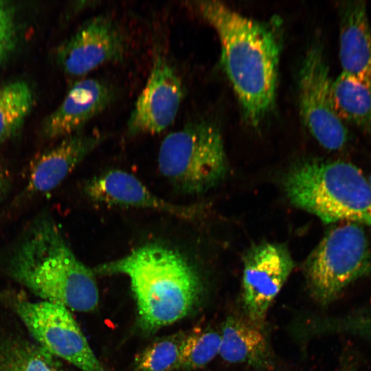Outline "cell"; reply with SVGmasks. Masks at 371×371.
Returning a JSON list of instances; mask_svg holds the SVG:
<instances>
[{"instance_id":"6da1fadb","label":"cell","mask_w":371,"mask_h":371,"mask_svg":"<svg viewBox=\"0 0 371 371\" xmlns=\"http://www.w3.org/2000/svg\"><path fill=\"white\" fill-rule=\"evenodd\" d=\"M193 6L219 37L221 63L245 120L258 126L275 104L280 21L254 19L218 1H197Z\"/></svg>"},{"instance_id":"7a4b0ae2","label":"cell","mask_w":371,"mask_h":371,"mask_svg":"<svg viewBox=\"0 0 371 371\" xmlns=\"http://www.w3.org/2000/svg\"><path fill=\"white\" fill-rule=\"evenodd\" d=\"M5 269L45 301L85 313L98 306L93 270L76 256L49 215L35 220L8 254Z\"/></svg>"},{"instance_id":"3957f363","label":"cell","mask_w":371,"mask_h":371,"mask_svg":"<svg viewBox=\"0 0 371 371\" xmlns=\"http://www.w3.org/2000/svg\"><path fill=\"white\" fill-rule=\"evenodd\" d=\"M93 270L95 274H122L129 278L139 325L148 333L186 317L201 292V280L191 263L160 244L142 245Z\"/></svg>"},{"instance_id":"277c9868","label":"cell","mask_w":371,"mask_h":371,"mask_svg":"<svg viewBox=\"0 0 371 371\" xmlns=\"http://www.w3.org/2000/svg\"><path fill=\"white\" fill-rule=\"evenodd\" d=\"M283 186L293 205L325 223L371 225V184L351 163L304 160L286 174Z\"/></svg>"},{"instance_id":"5b68a950","label":"cell","mask_w":371,"mask_h":371,"mask_svg":"<svg viewBox=\"0 0 371 371\" xmlns=\"http://www.w3.org/2000/svg\"><path fill=\"white\" fill-rule=\"evenodd\" d=\"M157 161L161 175L188 194L208 190L224 178L227 170L220 131L205 121L168 134L161 144Z\"/></svg>"},{"instance_id":"8992f818","label":"cell","mask_w":371,"mask_h":371,"mask_svg":"<svg viewBox=\"0 0 371 371\" xmlns=\"http://www.w3.org/2000/svg\"><path fill=\"white\" fill-rule=\"evenodd\" d=\"M371 273V240L363 225L334 227L308 256L304 273L313 297L324 304L350 283Z\"/></svg>"},{"instance_id":"52a82bcc","label":"cell","mask_w":371,"mask_h":371,"mask_svg":"<svg viewBox=\"0 0 371 371\" xmlns=\"http://www.w3.org/2000/svg\"><path fill=\"white\" fill-rule=\"evenodd\" d=\"M13 307L36 343L82 371H106L66 307L17 296Z\"/></svg>"},{"instance_id":"ba28073f","label":"cell","mask_w":371,"mask_h":371,"mask_svg":"<svg viewBox=\"0 0 371 371\" xmlns=\"http://www.w3.org/2000/svg\"><path fill=\"white\" fill-rule=\"evenodd\" d=\"M332 84L323 47L314 43L306 52L298 73L300 113L316 141L323 148L335 151L347 145L350 133L336 111Z\"/></svg>"},{"instance_id":"9c48e42d","label":"cell","mask_w":371,"mask_h":371,"mask_svg":"<svg viewBox=\"0 0 371 371\" xmlns=\"http://www.w3.org/2000/svg\"><path fill=\"white\" fill-rule=\"evenodd\" d=\"M293 267L290 252L283 245L263 243L248 251L243 273V299L247 319L262 326Z\"/></svg>"},{"instance_id":"30bf717a","label":"cell","mask_w":371,"mask_h":371,"mask_svg":"<svg viewBox=\"0 0 371 371\" xmlns=\"http://www.w3.org/2000/svg\"><path fill=\"white\" fill-rule=\"evenodd\" d=\"M126 52V40L117 23L109 16H98L63 43L56 56L67 75L81 77L104 64L122 60Z\"/></svg>"},{"instance_id":"8fae6325","label":"cell","mask_w":371,"mask_h":371,"mask_svg":"<svg viewBox=\"0 0 371 371\" xmlns=\"http://www.w3.org/2000/svg\"><path fill=\"white\" fill-rule=\"evenodd\" d=\"M183 94L179 77L165 56L158 52L128 119L127 133L155 134L166 130L174 122Z\"/></svg>"},{"instance_id":"7c38bea8","label":"cell","mask_w":371,"mask_h":371,"mask_svg":"<svg viewBox=\"0 0 371 371\" xmlns=\"http://www.w3.org/2000/svg\"><path fill=\"white\" fill-rule=\"evenodd\" d=\"M115 97L114 89L103 80L84 78L76 82L45 122L44 134L49 138H58L79 133L86 124L104 111Z\"/></svg>"},{"instance_id":"4fadbf2b","label":"cell","mask_w":371,"mask_h":371,"mask_svg":"<svg viewBox=\"0 0 371 371\" xmlns=\"http://www.w3.org/2000/svg\"><path fill=\"white\" fill-rule=\"evenodd\" d=\"M84 192L93 202L109 205L149 209L175 216H188L189 209L167 201L140 180L122 170H111L88 180Z\"/></svg>"},{"instance_id":"5bb4252c","label":"cell","mask_w":371,"mask_h":371,"mask_svg":"<svg viewBox=\"0 0 371 371\" xmlns=\"http://www.w3.org/2000/svg\"><path fill=\"white\" fill-rule=\"evenodd\" d=\"M104 139L99 132L77 133L41 154L32 167L26 191L46 192L56 188Z\"/></svg>"},{"instance_id":"9a60e30c","label":"cell","mask_w":371,"mask_h":371,"mask_svg":"<svg viewBox=\"0 0 371 371\" xmlns=\"http://www.w3.org/2000/svg\"><path fill=\"white\" fill-rule=\"evenodd\" d=\"M339 56L342 72L371 89V27L364 1L340 3Z\"/></svg>"},{"instance_id":"2e32d148","label":"cell","mask_w":371,"mask_h":371,"mask_svg":"<svg viewBox=\"0 0 371 371\" xmlns=\"http://www.w3.org/2000/svg\"><path fill=\"white\" fill-rule=\"evenodd\" d=\"M219 354L226 361L246 363L259 370L273 366L270 348L261 326L249 319L227 318L223 326Z\"/></svg>"},{"instance_id":"e0dca14e","label":"cell","mask_w":371,"mask_h":371,"mask_svg":"<svg viewBox=\"0 0 371 371\" xmlns=\"http://www.w3.org/2000/svg\"><path fill=\"white\" fill-rule=\"evenodd\" d=\"M332 94L341 120L371 137V89L351 75L341 72L333 81Z\"/></svg>"},{"instance_id":"ac0fdd59","label":"cell","mask_w":371,"mask_h":371,"mask_svg":"<svg viewBox=\"0 0 371 371\" xmlns=\"http://www.w3.org/2000/svg\"><path fill=\"white\" fill-rule=\"evenodd\" d=\"M0 371H65L58 358L21 338L0 341Z\"/></svg>"},{"instance_id":"d6986e66","label":"cell","mask_w":371,"mask_h":371,"mask_svg":"<svg viewBox=\"0 0 371 371\" xmlns=\"http://www.w3.org/2000/svg\"><path fill=\"white\" fill-rule=\"evenodd\" d=\"M32 102V92L25 82L14 81L0 87V145L20 128Z\"/></svg>"},{"instance_id":"ffe728a7","label":"cell","mask_w":371,"mask_h":371,"mask_svg":"<svg viewBox=\"0 0 371 371\" xmlns=\"http://www.w3.org/2000/svg\"><path fill=\"white\" fill-rule=\"evenodd\" d=\"M186 335L184 333H177L161 338L148 346L135 357L136 371L177 370Z\"/></svg>"},{"instance_id":"44dd1931","label":"cell","mask_w":371,"mask_h":371,"mask_svg":"<svg viewBox=\"0 0 371 371\" xmlns=\"http://www.w3.org/2000/svg\"><path fill=\"white\" fill-rule=\"evenodd\" d=\"M221 335L214 330H194L184 339L177 369L193 370L210 363L220 352Z\"/></svg>"},{"instance_id":"7402d4cb","label":"cell","mask_w":371,"mask_h":371,"mask_svg":"<svg viewBox=\"0 0 371 371\" xmlns=\"http://www.w3.org/2000/svg\"><path fill=\"white\" fill-rule=\"evenodd\" d=\"M12 33V25L0 27V62L10 49Z\"/></svg>"},{"instance_id":"603a6c76","label":"cell","mask_w":371,"mask_h":371,"mask_svg":"<svg viewBox=\"0 0 371 371\" xmlns=\"http://www.w3.org/2000/svg\"><path fill=\"white\" fill-rule=\"evenodd\" d=\"M355 327L363 334L371 337V313L357 319Z\"/></svg>"},{"instance_id":"cb8c5ba5","label":"cell","mask_w":371,"mask_h":371,"mask_svg":"<svg viewBox=\"0 0 371 371\" xmlns=\"http://www.w3.org/2000/svg\"><path fill=\"white\" fill-rule=\"evenodd\" d=\"M10 177L8 172L0 166V201L5 197L10 187Z\"/></svg>"},{"instance_id":"d4e9b609","label":"cell","mask_w":371,"mask_h":371,"mask_svg":"<svg viewBox=\"0 0 371 371\" xmlns=\"http://www.w3.org/2000/svg\"><path fill=\"white\" fill-rule=\"evenodd\" d=\"M12 25L11 10L5 1H0V27Z\"/></svg>"},{"instance_id":"484cf974","label":"cell","mask_w":371,"mask_h":371,"mask_svg":"<svg viewBox=\"0 0 371 371\" xmlns=\"http://www.w3.org/2000/svg\"><path fill=\"white\" fill-rule=\"evenodd\" d=\"M368 180L371 184V174L370 175L369 177H368Z\"/></svg>"},{"instance_id":"4316f807","label":"cell","mask_w":371,"mask_h":371,"mask_svg":"<svg viewBox=\"0 0 371 371\" xmlns=\"http://www.w3.org/2000/svg\"><path fill=\"white\" fill-rule=\"evenodd\" d=\"M346 371H348V370H346Z\"/></svg>"}]
</instances>
